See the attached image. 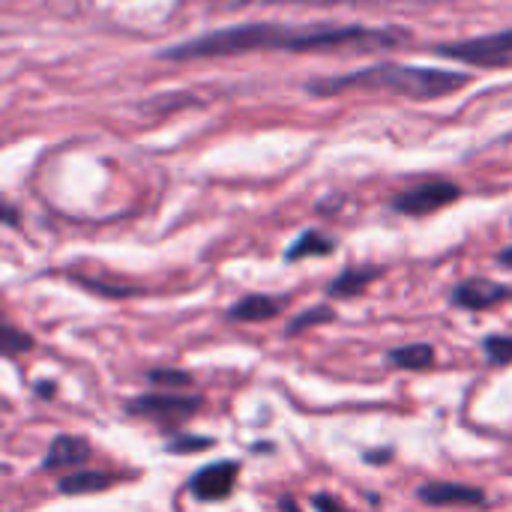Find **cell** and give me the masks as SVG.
I'll return each instance as SVG.
<instances>
[{"label": "cell", "instance_id": "6da1fadb", "mask_svg": "<svg viewBox=\"0 0 512 512\" xmlns=\"http://www.w3.org/2000/svg\"><path fill=\"white\" fill-rule=\"evenodd\" d=\"M408 39L405 30L393 27H360V24H234L177 42L162 51L165 60H204L234 57L252 51H378L396 48Z\"/></svg>", "mask_w": 512, "mask_h": 512}, {"label": "cell", "instance_id": "7a4b0ae2", "mask_svg": "<svg viewBox=\"0 0 512 512\" xmlns=\"http://www.w3.org/2000/svg\"><path fill=\"white\" fill-rule=\"evenodd\" d=\"M471 84V75L453 69H429V66H402V63H378L369 69H357L336 78L312 81L309 90L315 96H336L348 90H369V93H399L411 99H441L456 93L459 87Z\"/></svg>", "mask_w": 512, "mask_h": 512}, {"label": "cell", "instance_id": "3957f363", "mask_svg": "<svg viewBox=\"0 0 512 512\" xmlns=\"http://www.w3.org/2000/svg\"><path fill=\"white\" fill-rule=\"evenodd\" d=\"M435 54L462 60L468 66H480V69H504V66H512V30L471 36L462 42H441V45H435Z\"/></svg>", "mask_w": 512, "mask_h": 512}, {"label": "cell", "instance_id": "277c9868", "mask_svg": "<svg viewBox=\"0 0 512 512\" xmlns=\"http://www.w3.org/2000/svg\"><path fill=\"white\" fill-rule=\"evenodd\" d=\"M204 408L201 396H183V393H147L126 402L129 417L156 420V423H183L195 417Z\"/></svg>", "mask_w": 512, "mask_h": 512}, {"label": "cell", "instance_id": "5b68a950", "mask_svg": "<svg viewBox=\"0 0 512 512\" xmlns=\"http://www.w3.org/2000/svg\"><path fill=\"white\" fill-rule=\"evenodd\" d=\"M462 195V189L450 180H429V183H420L414 189H405L402 195L393 198V210L402 213V216H429L435 210H444L450 207L456 198Z\"/></svg>", "mask_w": 512, "mask_h": 512}, {"label": "cell", "instance_id": "8992f818", "mask_svg": "<svg viewBox=\"0 0 512 512\" xmlns=\"http://www.w3.org/2000/svg\"><path fill=\"white\" fill-rule=\"evenodd\" d=\"M237 477H240V465L231 462V459H225V462H216V465L201 468L189 480V492L198 501H225V498H231V492L237 486Z\"/></svg>", "mask_w": 512, "mask_h": 512}, {"label": "cell", "instance_id": "52a82bcc", "mask_svg": "<svg viewBox=\"0 0 512 512\" xmlns=\"http://www.w3.org/2000/svg\"><path fill=\"white\" fill-rule=\"evenodd\" d=\"M510 297V285H501V282H492V279H465L462 285L453 288V297L450 300L459 309L480 312V309H492L498 303H507Z\"/></svg>", "mask_w": 512, "mask_h": 512}, {"label": "cell", "instance_id": "ba28073f", "mask_svg": "<svg viewBox=\"0 0 512 512\" xmlns=\"http://www.w3.org/2000/svg\"><path fill=\"white\" fill-rule=\"evenodd\" d=\"M417 498L432 507H483L486 492L480 486L465 483H423L417 489Z\"/></svg>", "mask_w": 512, "mask_h": 512}, {"label": "cell", "instance_id": "9c48e42d", "mask_svg": "<svg viewBox=\"0 0 512 512\" xmlns=\"http://www.w3.org/2000/svg\"><path fill=\"white\" fill-rule=\"evenodd\" d=\"M282 309H285V297L249 294V297L237 300L225 315L234 324H261V321H273L276 315H282Z\"/></svg>", "mask_w": 512, "mask_h": 512}, {"label": "cell", "instance_id": "30bf717a", "mask_svg": "<svg viewBox=\"0 0 512 512\" xmlns=\"http://www.w3.org/2000/svg\"><path fill=\"white\" fill-rule=\"evenodd\" d=\"M93 456L87 438L81 435H57L42 459V468L45 471H57V468H75V465H84L87 459Z\"/></svg>", "mask_w": 512, "mask_h": 512}, {"label": "cell", "instance_id": "8fae6325", "mask_svg": "<svg viewBox=\"0 0 512 512\" xmlns=\"http://www.w3.org/2000/svg\"><path fill=\"white\" fill-rule=\"evenodd\" d=\"M378 276H381L378 267H348L339 279H333L327 285V297H339V300L360 297Z\"/></svg>", "mask_w": 512, "mask_h": 512}, {"label": "cell", "instance_id": "7c38bea8", "mask_svg": "<svg viewBox=\"0 0 512 512\" xmlns=\"http://www.w3.org/2000/svg\"><path fill=\"white\" fill-rule=\"evenodd\" d=\"M114 486V474L108 471H72L57 480L60 495H96Z\"/></svg>", "mask_w": 512, "mask_h": 512}, {"label": "cell", "instance_id": "4fadbf2b", "mask_svg": "<svg viewBox=\"0 0 512 512\" xmlns=\"http://www.w3.org/2000/svg\"><path fill=\"white\" fill-rule=\"evenodd\" d=\"M387 360L396 366V369H411V372H426L435 366L438 354L432 345L426 342H414V345H402V348H393L387 351Z\"/></svg>", "mask_w": 512, "mask_h": 512}, {"label": "cell", "instance_id": "5bb4252c", "mask_svg": "<svg viewBox=\"0 0 512 512\" xmlns=\"http://www.w3.org/2000/svg\"><path fill=\"white\" fill-rule=\"evenodd\" d=\"M333 249H336V240H333V237H327V234H321V231H306V234H300V237L288 246L285 261H303V258H309V255L324 258V255H330Z\"/></svg>", "mask_w": 512, "mask_h": 512}, {"label": "cell", "instance_id": "9a60e30c", "mask_svg": "<svg viewBox=\"0 0 512 512\" xmlns=\"http://www.w3.org/2000/svg\"><path fill=\"white\" fill-rule=\"evenodd\" d=\"M333 321H336V309L321 303V306H312V309L300 312L297 318H291L285 327V336H300L309 327H321V324H333Z\"/></svg>", "mask_w": 512, "mask_h": 512}, {"label": "cell", "instance_id": "2e32d148", "mask_svg": "<svg viewBox=\"0 0 512 512\" xmlns=\"http://www.w3.org/2000/svg\"><path fill=\"white\" fill-rule=\"evenodd\" d=\"M147 381L153 387H168V390H183V387H192V375L183 372V369H150L147 372Z\"/></svg>", "mask_w": 512, "mask_h": 512}, {"label": "cell", "instance_id": "e0dca14e", "mask_svg": "<svg viewBox=\"0 0 512 512\" xmlns=\"http://www.w3.org/2000/svg\"><path fill=\"white\" fill-rule=\"evenodd\" d=\"M216 441L207 438V435H177L171 441H165V450L168 453H177V456H186V453H204L210 450Z\"/></svg>", "mask_w": 512, "mask_h": 512}, {"label": "cell", "instance_id": "ac0fdd59", "mask_svg": "<svg viewBox=\"0 0 512 512\" xmlns=\"http://www.w3.org/2000/svg\"><path fill=\"white\" fill-rule=\"evenodd\" d=\"M486 360L492 366H510L512 363V336H486L483 339Z\"/></svg>", "mask_w": 512, "mask_h": 512}, {"label": "cell", "instance_id": "d6986e66", "mask_svg": "<svg viewBox=\"0 0 512 512\" xmlns=\"http://www.w3.org/2000/svg\"><path fill=\"white\" fill-rule=\"evenodd\" d=\"M0 345H3V354H6V357H18V354H27V351L33 348V336L15 330V327L6 321V324H3V339H0Z\"/></svg>", "mask_w": 512, "mask_h": 512}, {"label": "cell", "instance_id": "ffe728a7", "mask_svg": "<svg viewBox=\"0 0 512 512\" xmlns=\"http://www.w3.org/2000/svg\"><path fill=\"white\" fill-rule=\"evenodd\" d=\"M243 6H360V3H393V0H240Z\"/></svg>", "mask_w": 512, "mask_h": 512}, {"label": "cell", "instance_id": "44dd1931", "mask_svg": "<svg viewBox=\"0 0 512 512\" xmlns=\"http://www.w3.org/2000/svg\"><path fill=\"white\" fill-rule=\"evenodd\" d=\"M81 285H84L87 291L105 294V297H111V300H126V297H135V294H141L138 288H126V285H102V282H84V279H81Z\"/></svg>", "mask_w": 512, "mask_h": 512}, {"label": "cell", "instance_id": "7402d4cb", "mask_svg": "<svg viewBox=\"0 0 512 512\" xmlns=\"http://www.w3.org/2000/svg\"><path fill=\"white\" fill-rule=\"evenodd\" d=\"M312 507H315V512H348V507L336 495H327V492L315 495L312 498Z\"/></svg>", "mask_w": 512, "mask_h": 512}, {"label": "cell", "instance_id": "603a6c76", "mask_svg": "<svg viewBox=\"0 0 512 512\" xmlns=\"http://www.w3.org/2000/svg\"><path fill=\"white\" fill-rule=\"evenodd\" d=\"M33 390H36V396H39V399H54L57 384H54V381H36V384H33Z\"/></svg>", "mask_w": 512, "mask_h": 512}, {"label": "cell", "instance_id": "cb8c5ba5", "mask_svg": "<svg viewBox=\"0 0 512 512\" xmlns=\"http://www.w3.org/2000/svg\"><path fill=\"white\" fill-rule=\"evenodd\" d=\"M363 459H366L369 465H384V462H390V459H393V450H369Z\"/></svg>", "mask_w": 512, "mask_h": 512}, {"label": "cell", "instance_id": "d4e9b609", "mask_svg": "<svg viewBox=\"0 0 512 512\" xmlns=\"http://www.w3.org/2000/svg\"><path fill=\"white\" fill-rule=\"evenodd\" d=\"M279 512H300L294 498H279Z\"/></svg>", "mask_w": 512, "mask_h": 512}, {"label": "cell", "instance_id": "484cf974", "mask_svg": "<svg viewBox=\"0 0 512 512\" xmlns=\"http://www.w3.org/2000/svg\"><path fill=\"white\" fill-rule=\"evenodd\" d=\"M3 219H6V225H9V228L18 222V219H15V207H12V204H6V207H3Z\"/></svg>", "mask_w": 512, "mask_h": 512}, {"label": "cell", "instance_id": "4316f807", "mask_svg": "<svg viewBox=\"0 0 512 512\" xmlns=\"http://www.w3.org/2000/svg\"><path fill=\"white\" fill-rule=\"evenodd\" d=\"M498 261H501L504 267H510V270H512V246H507V249H504V252L498 255Z\"/></svg>", "mask_w": 512, "mask_h": 512}]
</instances>
